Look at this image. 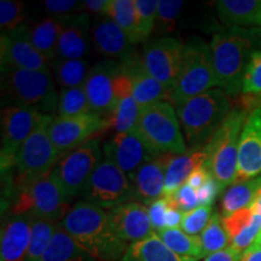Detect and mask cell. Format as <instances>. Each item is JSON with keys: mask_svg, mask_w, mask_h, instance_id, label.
<instances>
[{"mask_svg": "<svg viewBox=\"0 0 261 261\" xmlns=\"http://www.w3.org/2000/svg\"><path fill=\"white\" fill-rule=\"evenodd\" d=\"M174 155L163 154L151 158L143 163L135 173L128 175L135 194V201L144 205L163 197L166 172Z\"/></svg>", "mask_w": 261, "mask_h": 261, "instance_id": "cell-19", "label": "cell"}, {"mask_svg": "<svg viewBox=\"0 0 261 261\" xmlns=\"http://www.w3.org/2000/svg\"><path fill=\"white\" fill-rule=\"evenodd\" d=\"M52 171L21 190L11 201L10 215H29L58 224L73 205Z\"/></svg>", "mask_w": 261, "mask_h": 261, "instance_id": "cell-8", "label": "cell"}, {"mask_svg": "<svg viewBox=\"0 0 261 261\" xmlns=\"http://www.w3.org/2000/svg\"><path fill=\"white\" fill-rule=\"evenodd\" d=\"M140 108L133 97L128 77L123 71L119 86V98L114 114L110 119V127L115 133H127L136 129Z\"/></svg>", "mask_w": 261, "mask_h": 261, "instance_id": "cell-29", "label": "cell"}, {"mask_svg": "<svg viewBox=\"0 0 261 261\" xmlns=\"http://www.w3.org/2000/svg\"><path fill=\"white\" fill-rule=\"evenodd\" d=\"M28 28L29 25L23 24L12 32L3 33L0 39L2 68L50 71V61L33 46Z\"/></svg>", "mask_w": 261, "mask_h": 261, "instance_id": "cell-16", "label": "cell"}, {"mask_svg": "<svg viewBox=\"0 0 261 261\" xmlns=\"http://www.w3.org/2000/svg\"><path fill=\"white\" fill-rule=\"evenodd\" d=\"M91 41L102 56L123 63L133 55L135 46L125 32L106 15L94 16L91 29Z\"/></svg>", "mask_w": 261, "mask_h": 261, "instance_id": "cell-21", "label": "cell"}, {"mask_svg": "<svg viewBox=\"0 0 261 261\" xmlns=\"http://www.w3.org/2000/svg\"><path fill=\"white\" fill-rule=\"evenodd\" d=\"M57 112L58 116H77L93 113L84 86L61 89Z\"/></svg>", "mask_w": 261, "mask_h": 261, "instance_id": "cell-38", "label": "cell"}, {"mask_svg": "<svg viewBox=\"0 0 261 261\" xmlns=\"http://www.w3.org/2000/svg\"><path fill=\"white\" fill-rule=\"evenodd\" d=\"M121 64L130 83L133 97L136 98L139 108L166 100L169 102V92L146 70L140 55H133Z\"/></svg>", "mask_w": 261, "mask_h": 261, "instance_id": "cell-22", "label": "cell"}, {"mask_svg": "<svg viewBox=\"0 0 261 261\" xmlns=\"http://www.w3.org/2000/svg\"><path fill=\"white\" fill-rule=\"evenodd\" d=\"M252 205L254 208H255L257 214H259V218H260V221H261V184L259 187V190H257V192H256L255 198H254Z\"/></svg>", "mask_w": 261, "mask_h": 261, "instance_id": "cell-54", "label": "cell"}, {"mask_svg": "<svg viewBox=\"0 0 261 261\" xmlns=\"http://www.w3.org/2000/svg\"><path fill=\"white\" fill-rule=\"evenodd\" d=\"M80 197L104 211L135 201L128 175L106 159L93 171Z\"/></svg>", "mask_w": 261, "mask_h": 261, "instance_id": "cell-10", "label": "cell"}, {"mask_svg": "<svg viewBox=\"0 0 261 261\" xmlns=\"http://www.w3.org/2000/svg\"><path fill=\"white\" fill-rule=\"evenodd\" d=\"M68 17L50 16L28 28V37L33 46L47 61L54 62L57 58L58 42Z\"/></svg>", "mask_w": 261, "mask_h": 261, "instance_id": "cell-28", "label": "cell"}, {"mask_svg": "<svg viewBox=\"0 0 261 261\" xmlns=\"http://www.w3.org/2000/svg\"><path fill=\"white\" fill-rule=\"evenodd\" d=\"M102 160L103 150L98 137L63 155L54 172L70 200L80 197L90 177Z\"/></svg>", "mask_w": 261, "mask_h": 261, "instance_id": "cell-11", "label": "cell"}, {"mask_svg": "<svg viewBox=\"0 0 261 261\" xmlns=\"http://www.w3.org/2000/svg\"><path fill=\"white\" fill-rule=\"evenodd\" d=\"M252 32L244 28H227L218 32L210 41L217 86L228 96L242 93L244 73L255 50Z\"/></svg>", "mask_w": 261, "mask_h": 261, "instance_id": "cell-3", "label": "cell"}, {"mask_svg": "<svg viewBox=\"0 0 261 261\" xmlns=\"http://www.w3.org/2000/svg\"><path fill=\"white\" fill-rule=\"evenodd\" d=\"M261 175V107L248 114L238 148L236 181L241 182Z\"/></svg>", "mask_w": 261, "mask_h": 261, "instance_id": "cell-17", "label": "cell"}, {"mask_svg": "<svg viewBox=\"0 0 261 261\" xmlns=\"http://www.w3.org/2000/svg\"><path fill=\"white\" fill-rule=\"evenodd\" d=\"M184 47L185 42L180 38L165 35L146 42L140 54L146 70L169 94L174 90L180 75Z\"/></svg>", "mask_w": 261, "mask_h": 261, "instance_id": "cell-12", "label": "cell"}, {"mask_svg": "<svg viewBox=\"0 0 261 261\" xmlns=\"http://www.w3.org/2000/svg\"><path fill=\"white\" fill-rule=\"evenodd\" d=\"M110 127V121L96 113L77 116H54L48 135L55 146L65 155Z\"/></svg>", "mask_w": 261, "mask_h": 261, "instance_id": "cell-15", "label": "cell"}, {"mask_svg": "<svg viewBox=\"0 0 261 261\" xmlns=\"http://www.w3.org/2000/svg\"><path fill=\"white\" fill-rule=\"evenodd\" d=\"M204 257L212 254L221 252L230 247V238L223 225V219L219 213H214L207 226L200 234Z\"/></svg>", "mask_w": 261, "mask_h": 261, "instance_id": "cell-37", "label": "cell"}, {"mask_svg": "<svg viewBox=\"0 0 261 261\" xmlns=\"http://www.w3.org/2000/svg\"><path fill=\"white\" fill-rule=\"evenodd\" d=\"M58 226L99 261L121 260L128 247L114 231L108 212L85 201L76 202Z\"/></svg>", "mask_w": 261, "mask_h": 261, "instance_id": "cell-1", "label": "cell"}, {"mask_svg": "<svg viewBox=\"0 0 261 261\" xmlns=\"http://www.w3.org/2000/svg\"><path fill=\"white\" fill-rule=\"evenodd\" d=\"M189 149L207 145L233 110L231 96L221 89H212L175 107Z\"/></svg>", "mask_w": 261, "mask_h": 261, "instance_id": "cell-2", "label": "cell"}, {"mask_svg": "<svg viewBox=\"0 0 261 261\" xmlns=\"http://www.w3.org/2000/svg\"><path fill=\"white\" fill-rule=\"evenodd\" d=\"M240 261H261V232L252 246L241 254Z\"/></svg>", "mask_w": 261, "mask_h": 261, "instance_id": "cell-52", "label": "cell"}, {"mask_svg": "<svg viewBox=\"0 0 261 261\" xmlns=\"http://www.w3.org/2000/svg\"><path fill=\"white\" fill-rule=\"evenodd\" d=\"M42 8L51 16L68 17V16L83 12V2L75 0H45Z\"/></svg>", "mask_w": 261, "mask_h": 261, "instance_id": "cell-45", "label": "cell"}, {"mask_svg": "<svg viewBox=\"0 0 261 261\" xmlns=\"http://www.w3.org/2000/svg\"><path fill=\"white\" fill-rule=\"evenodd\" d=\"M107 212L115 233L127 244L145 240L155 232L148 208L140 202H127Z\"/></svg>", "mask_w": 261, "mask_h": 261, "instance_id": "cell-20", "label": "cell"}, {"mask_svg": "<svg viewBox=\"0 0 261 261\" xmlns=\"http://www.w3.org/2000/svg\"><path fill=\"white\" fill-rule=\"evenodd\" d=\"M213 214L212 205H198L194 211L184 213L180 228L185 233L191 234V236H200L210 223Z\"/></svg>", "mask_w": 261, "mask_h": 261, "instance_id": "cell-42", "label": "cell"}, {"mask_svg": "<svg viewBox=\"0 0 261 261\" xmlns=\"http://www.w3.org/2000/svg\"><path fill=\"white\" fill-rule=\"evenodd\" d=\"M223 225L230 238V247L243 253L261 232L259 214L253 205L227 215H221Z\"/></svg>", "mask_w": 261, "mask_h": 261, "instance_id": "cell-25", "label": "cell"}, {"mask_svg": "<svg viewBox=\"0 0 261 261\" xmlns=\"http://www.w3.org/2000/svg\"><path fill=\"white\" fill-rule=\"evenodd\" d=\"M248 114L249 112L244 107L233 108L204 146L207 159L203 166L223 189L236 181L240 138Z\"/></svg>", "mask_w": 261, "mask_h": 261, "instance_id": "cell-7", "label": "cell"}, {"mask_svg": "<svg viewBox=\"0 0 261 261\" xmlns=\"http://www.w3.org/2000/svg\"><path fill=\"white\" fill-rule=\"evenodd\" d=\"M135 130L152 156L188 151L177 110L168 100L140 108Z\"/></svg>", "mask_w": 261, "mask_h": 261, "instance_id": "cell-5", "label": "cell"}, {"mask_svg": "<svg viewBox=\"0 0 261 261\" xmlns=\"http://www.w3.org/2000/svg\"><path fill=\"white\" fill-rule=\"evenodd\" d=\"M241 254L242 253L237 252L232 247H228L226 249L221 250V252L214 253L210 256L204 257V261H240Z\"/></svg>", "mask_w": 261, "mask_h": 261, "instance_id": "cell-51", "label": "cell"}, {"mask_svg": "<svg viewBox=\"0 0 261 261\" xmlns=\"http://www.w3.org/2000/svg\"><path fill=\"white\" fill-rule=\"evenodd\" d=\"M138 32L144 42L151 35L158 22V0H135Z\"/></svg>", "mask_w": 261, "mask_h": 261, "instance_id": "cell-39", "label": "cell"}, {"mask_svg": "<svg viewBox=\"0 0 261 261\" xmlns=\"http://www.w3.org/2000/svg\"><path fill=\"white\" fill-rule=\"evenodd\" d=\"M246 97V102H244V108L250 113L254 108L261 107V94L259 96H244Z\"/></svg>", "mask_w": 261, "mask_h": 261, "instance_id": "cell-53", "label": "cell"}, {"mask_svg": "<svg viewBox=\"0 0 261 261\" xmlns=\"http://www.w3.org/2000/svg\"><path fill=\"white\" fill-rule=\"evenodd\" d=\"M123 74L122 64L117 61L97 62L91 68L84 89L93 113L110 121L119 98V86Z\"/></svg>", "mask_w": 261, "mask_h": 261, "instance_id": "cell-14", "label": "cell"}, {"mask_svg": "<svg viewBox=\"0 0 261 261\" xmlns=\"http://www.w3.org/2000/svg\"><path fill=\"white\" fill-rule=\"evenodd\" d=\"M211 177L212 175L211 173L208 172V169L205 168L204 166H202V167L196 169L190 177H189L187 184L190 185L191 188H194L195 190H198V189H200Z\"/></svg>", "mask_w": 261, "mask_h": 261, "instance_id": "cell-50", "label": "cell"}, {"mask_svg": "<svg viewBox=\"0 0 261 261\" xmlns=\"http://www.w3.org/2000/svg\"><path fill=\"white\" fill-rule=\"evenodd\" d=\"M58 224L52 221L33 218L31 243L24 261H42L45 252L50 244L52 236L56 232Z\"/></svg>", "mask_w": 261, "mask_h": 261, "instance_id": "cell-36", "label": "cell"}, {"mask_svg": "<svg viewBox=\"0 0 261 261\" xmlns=\"http://www.w3.org/2000/svg\"><path fill=\"white\" fill-rule=\"evenodd\" d=\"M32 221L29 215H9L2 226L0 261H24L31 243Z\"/></svg>", "mask_w": 261, "mask_h": 261, "instance_id": "cell-23", "label": "cell"}, {"mask_svg": "<svg viewBox=\"0 0 261 261\" xmlns=\"http://www.w3.org/2000/svg\"><path fill=\"white\" fill-rule=\"evenodd\" d=\"M24 23V4L17 0L0 2V27L3 33L15 31Z\"/></svg>", "mask_w": 261, "mask_h": 261, "instance_id": "cell-40", "label": "cell"}, {"mask_svg": "<svg viewBox=\"0 0 261 261\" xmlns=\"http://www.w3.org/2000/svg\"><path fill=\"white\" fill-rule=\"evenodd\" d=\"M92 18L86 12L71 15L58 42V58L64 60H84L89 52Z\"/></svg>", "mask_w": 261, "mask_h": 261, "instance_id": "cell-24", "label": "cell"}, {"mask_svg": "<svg viewBox=\"0 0 261 261\" xmlns=\"http://www.w3.org/2000/svg\"><path fill=\"white\" fill-rule=\"evenodd\" d=\"M261 184V175L249 180L234 182L227 189L223 196V201H221V211L223 214L227 215L237 212L243 208L250 207L253 203L254 198L259 187Z\"/></svg>", "mask_w": 261, "mask_h": 261, "instance_id": "cell-34", "label": "cell"}, {"mask_svg": "<svg viewBox=\"0 0 261 261\" xmlns=\"http://www.w3.org/2000/svg\"><path fill=\"white\" fill-rule=\"evenodd\" d=\"M217 15L228 28L261 27V0H220Z\"/></svg>", "mask_w": 261, "mask_h": 261, "instance_id": "cell-26", "label": "cell"}, {"mask_svg": "<svg viewBox=\"0 0 261 261\" xmlns=\"http://www.w3.org/2000/svg\"><path fill=\"white\" fill-rule=\"evenodd\" d=\"M121 261H190L178 256L154 232L145 240L128 244Z\"/></svg>", "mask_w": 261, "mask_h": 261, "instance_id": "cell-30", "label": "cell"}, {"mask_svg": "<svg viewBox=\"0 0 261 261\" xmlns=\"http://www.w3.org/2000/svg\"><path fill=\"white\" fill-rule=\"evenodd\" d=\"M109 0H84L83 2V12L89 15L100 16L107 11Z\"/></svg>", "mask_w": 261, "mask_h": 261, "instance_id": "cell-48", "label": "cell"}, {"mask_svg": "<svg viewBox=\"0 0 261 261\" xmlns=\"http://www.w3.org/2000/svg\"><path fill=\"white\" fill-rule=\"evenodd\" d=\"M42 261H99L76 243L70 234L57 226Z\"/></svg>", "mask_w": 261, "mask_h": 261, "instance_id": "cell-31", "label": "cell"}, {"mask_svg": "<svg viewBox=\"0 0 261 261\" xmlns=\"http://www.w3.org/2000/svg\"><path fill=\"white\" fill-rule=\"evenodd\" d=\"M106 16L125 32L133 45L143 42L138 32L135 0H109Z\"/></svg>", "mask_w": 261, "mask_h": 261, "instance_id": "cell-33", "label": "cell"}, {"mask_svg": "<svg viewBox=\"0 0 261 261\" xmlns=\"http://www.w3.org/2000/svg\"><path fill=\"white\" fill-rule=\"evenodd\" d=\"M90 70L85 60H64L57 57L54 61V79L61 89L84 86Z\"/></svg>", "mask_w": 261, "mask_h": 261, "instance_id": "cell-35", "label": "cell"}, {"mask_svg": "<svg viewBox=\"0 0 261 261\" xmlns=\"http://www.w3.org/2000/svg\"><path fill=\"white\" fill-rule=\"evenodd\" d=\"M168 202L169 205L167 210V214H166V228H180L184 213H182L181 211H179L178 208L172 203L169 198Z\"/></svg>", "mask_w": 261, "mask_h": 261, "instance_id": "cell-49", "label": "cell"}, {"mask_svg": "<svg viewBox=\"0 0 261 261\" xmlns=\"http://www.w3.org/2000/svg\"><path fill=\"white\" fill-rule=\"evenodd\" d=\"M51 71L2 68V91L9 107H23L45 115L58 109L60 92Z\"/></svg>", "mask_w": 261, "mask_h": 261, "instance_id": "cell-4", "label": "cell"}, {"mask_svg": "<svg viewBox=\"0 0 261 261\" xmlns=\"http://www.w3.org/2000/svg\"><path fill=\"white\" fill-rule=\"evenodd\" d=\"M217 86L210 42L201 37H190L185 42L180 75L169 102L177 107L190 98Z\"/></svg>", "mask_w": 261, "mask_h": 261, "instance_id": "cell-9", "label": "cell"}, {"mask_svg": "<svg viewBox=\"0 0 261 261\" xmlns=\"http://www.w3.org/2000/svg\"><path fill=\"white\" fill-rule=\"evenodd\" d=\"M163 197H168L172 203L182 213H188V212L194 211L195 208L201 205L197 190H195L188 184H184L179 188L172 196H163Z\"/></svg>", "mask_w": 261, "mask_h": 261, "instance_id": "cell-44", "label": "cell"}, {"mask_svg": "<svg viewBox=\"0 0 261 261\" xmlns=\"http://www.w3.org/2000/svg\"><path fill=\"white\" fill-rule=\"evenodd\" d=\"M156 233L173 253L182 259L198 261L204 257L200 236H191L181 228H165Z\"/></svg>", "mask_w": 261, "mask_h": 261, "instance_id": "cell-32", "label": "cell"}, {"mask_svg": "<svg viewBox=\"0 0 261 261\" xmlns=\"http://www.w3.org/2000/svg\"><path fill=\"white\" fill-rule=\"evenodd\" d=\"M205 159L207 154L204 146L198 149H188L184 154L173 156L166 172L163 196H172L179 188L187 184L192 173L204 165Z\"/></svg>", "mask_w": 261, "mask_h": 261, "instance_id": "cell-27", "label": "cell"}, {"mask_svg": "<svg viewBox=\"0 0 261 261\" xmlns=\"http://www.w3.org/2000/svg\"><path fill=\"white\" fill-rule=\"evenodd\" d=\"M242 93L244 96L261 94V50H255L248 62L244 73Z\"/></svg>", "mask_w": 261, "mask_h": 261, "instance_id": "cell-43", "label": "cell"}, {"mask_svg": "<svg viewBox=\"0 0 261 261\" xmlns=\"http://www.w3.org/2000/svg\"><path fill=\"white\" fill-rule=\"evenodd\" d=\"M168 205L169 202L167 197H161L160 200L152 202L151 204L146 205L150 223H151V226L155 232H159V231L166 228V214H167Z\"/></svg>", "mask_w": 261, "mask_h": 261, "instance_id": "cell-46", "label": "cell"}, {"mask_svg": "<svg viewBox=\"0 0 261 261\" xmlns=\"http://www.w3.org/2000/svg\"><path fill=\"white\" fill-rule=\"evenodd\" d=\"M52 119L54 115L45 116L16 156L12 168L14 197L19 191L54 171L63 158V154L55 146L48 135V125Z\"/></svg>", "mask_w": 261, "mask_h": 261, "instance_id": "cell-6", "label": "cell"}, {"mask_svg": "<svg viewBox=\"0 0 261 261\" xmlns=\"http://www.w3.org/2000/svg\"><path fill=\"white\" fill-rule=\"evenodd\" d=\"M223 188L213 177H211L207 181L204 182L202 187L197 190L198 198H200V203L204 205H212L218 195L220 194Z\"/></svg>", "mask_w": 261, "mask_h": 261, "instance_id": "cell-47", "label": "cell"}, {"mask_svg": "<svg viewBox=\"0 0 261 261\" xmlns=\"http://www.w3.org/2000/svg\"><path fill=\"white\" fill-rule=\"evenodd\" d=\"M184 2L179 0H160L158 2V22L156 28L162 34H168L177 28V19Z\"/></svg>", "mask_w": 261, "mask_h": 261, "instance_id": "cell-41", "label": "cell"}, {"mask_svg": "<svg viewBox=\"0 0 261 261\" xmlns=\"http://www.w3.org/2000/svg\"><path fill=\"white\" fill-rule=\"evenodd\" d=\"M103 159L114 163L127 175L135 173L143 163L152 156L137 135L136 130L127 133H114L102 144Z\"/></svg>", "mask_w": 261, "mask_h": 261, "instance_id": "cell-18", "label": "cell"}, {"mask_svg": "<svg viewBox=\"0 0 261 261\" xmlns=\"http://www.w3.org/2000/svg\"><path fill=\"white\" fill-rule=\"evenodd\" d=\"M45 116V114L23 107L8 106L3 109L0 151L2 172L14 168L19 149Z\"/></svg>", "mask_w": 261, "mask_h": 261, "instance_id": "cell-13", "label": "cell"}]
</instances>
